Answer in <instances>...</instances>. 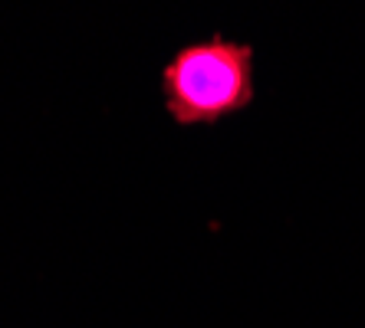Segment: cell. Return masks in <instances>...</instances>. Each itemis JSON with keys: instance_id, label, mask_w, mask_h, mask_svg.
I'll list each match as a JSON object with an SVG mask.
<instances>
[{"instance_id": "6da1fadb", "label": "cell", "mask_w": 365, "mask_h": 328, "mask_svg": "<svg viewBox=\"0 0 365 328\" xmlns=\"http://www.w3.org/2000/svg\"><path fill=\"white\" fill-rule=\"evenodd\" d=\"M250 46L207 40L185 46L165 69V105L178 125H214L254 99Z\"/></svg>"}]
</instances>
